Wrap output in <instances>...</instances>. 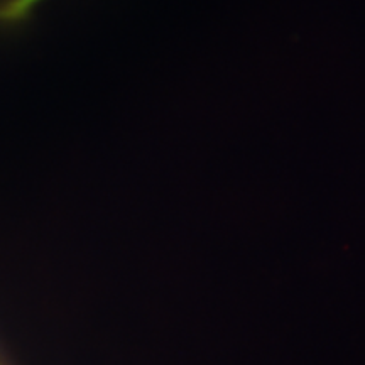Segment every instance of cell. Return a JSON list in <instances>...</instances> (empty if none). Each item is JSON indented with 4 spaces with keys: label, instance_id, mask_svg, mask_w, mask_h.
<instances>
[{
    "label": "cell",
    "instance_id": "1",
    "mask_svg": "<svg viewBox=\"0 0 365 365\" xmlns=\"http://www.w3.org/2000/svg\"><path fill=\"white\" fill-rule=\"evenodd\" d=\"M34 2H38V0H17V2L14 4L11 9H9V14H11V16H17V14H22L24 11H27V9H29L31 6H33Z\"/></svg>",
    "mask_w": 365,
    "mask_h": 365
}]
</instances>
